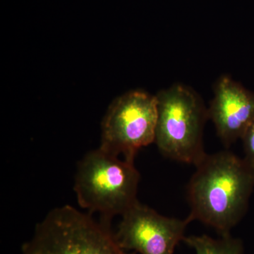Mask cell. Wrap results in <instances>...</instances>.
Instances as JSON below:
<instances>
[{
  "mask_svg": "<svg viewBox=\"0 0 254 254\" xmlns=\"http://www.w3.org/2000/svg\"><path fill=\"white\" fill-rule=\"evenodd\" d=\"M157 120L156 95L142 91L125 93L112 103L103 119L99 148L134 161L138 150L154 143Z\"/></svg>",
  "mask_w": 254,
  "mask_h": 254,
  "instance_id": "5",
  "label": "cell"
},
{
  "mask_svg": "<svg viewBox=\"0 0 254 254\" xmlns=\"http://www.w3.org/2000/svg\"><path fill=\"white\" fill-rule=\"evenodd\" d=\"M188 218L164 216L139 201L122 215L115 232L118 245L127 252L140 254H174L183 242Z\"/></svg>",
  "mask_w": 254,
  "mask_h": 254,
  "instance_id": "6",
  "label": "cell"
},
{
  "mask_svg": "<svg viewBox=\"0 0 254 254\" xmlns=\"http://www.w3.org/2000/svg\"><path fill=\"white\" fill-rule=\"evenodd\" d=\"M213 90L208 119L222 143L230 146L242 139L254 121V93L227 75L217 80Z\"/></svg>",
  "mask_w": 254,
  "mask_h": 254,
  "instance_id": "7",
  "label": "cell"
},
{
  "mask_svg": "<svg viewBox=\"0 0 254 254\" xmlns=\"http://www.w3.org/2000/svg\"><path fill=\"white\" fill-rule=\"evenodd\" d=\"M140 174L134 161L100 148L88 152L78 164L74 190L78 205L110 222L138 201Z\"/></svg>",
  "mask_w": 254,
  "mask_h": 254,
  "instance_id": "2",
  "label": "cell"
},
{
  "mask_svg": "<svg viewBox=\"0 0 254 254\" xmlns=\"http://www.w3.org/2000/svg\"><path fill=\"white\" fill-rule=\"evenodd\" d=\"M156 98L154 143L166 158L195 166L206 155L203 136L208 108L193 88L182 83L162 90Z\"/></svg>",
  "mask_w": 254,
  "mask_h": 254,
  "instance_id": "3",
  "label": "cell"
},
{
  "mask_svg": "<svg viewBox=\"0 0 254 254\" xmlns=\"http://www.w3.org/2000/svg\"><path fill=\"white\" fill-rule=\"evenodd\" d=\"M21 254H137L118 245L111 223L66 205L50 210Z\"/></svg>",
  "mask_w": 254,
  "mask_h": 254,
  "instance_id": "4",
  "label": "cell"
},
{
  "mask_svg": "<svg viewBox=\"0 0 254 254\" xmlns=\"http://www.w3.org/2000/svg\"><path fill=\"white\" fill-rule=\"evenodd\" d=\"M195 167L187 186V218L212 227L219 235L230 234L248 208L254 170L230 150L206 153Z\"/></svg>",
  "mask_w": 254,
  "mask_h": 254,
  "instance_id": "1",
  "label": "cell"
},
{
  "mask_svg": "<svg viewBox=\"0 0 254 254\" xmlns=\"http://www.w3.org/2000/svg\"><path fill=\"white\" fill-rule=\"evenodd\" d=\"M183 242L193 250L195 254H245L242 241L231 234L213 238L208 235L185 237Z\"/></svg>",
  "mask_w": 254,
  "mask_h": 254,
  "instance_id": "8",
  "label": "cell"
},
{
  "mask_svg": "<svg viewBox=\"0 0 254 254\" xmlns=\"http://www.w3.org/2000/svg\"><path fill=\"white\" fill-rule=\"evenodd\" d=\"M245 149V161L254 170V121L249 127L242 138Z\"/></svg>",
  "mask_w": 254,
  "mask_h": 254,
  "instance_id": "9",
  "label": "cell"
}]
</instances>
